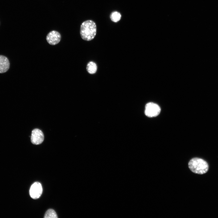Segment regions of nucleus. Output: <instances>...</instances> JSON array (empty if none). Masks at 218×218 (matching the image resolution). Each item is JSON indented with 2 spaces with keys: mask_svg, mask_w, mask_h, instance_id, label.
I'll list each match as a JSON object with an SVG mask.
<instances>
[{
  "mask_svg": "<svg viewBox=\"0 0 218 218\" xmlns=\"http://www.w3.org/2000/svg\"><path fill=\"white\" fill-rule=\"evenodd\" d=\"M96 25L95 23L91 20L83 22L80 28V33L82 38L86 41L92 40L96 35Z\"/></svg>",
  "mask_w": 218,
  "mask_h": 218,
  "instance_id": "1",
  "label": "nucleus"
},
{
  "mask_svg": "<svg viewBox=\"0 0 218 218\" xmlns=\"http://www.w3.org/2000/svg\"><path fill=\"white\" fill-rule=\"evenodd\" d=\"M61 36L59 33L55 31H50L47 35L46 39L48 42L51 45H55L60 41Z\"/></svg>",
  "mask_w": 218,
  "mask_h": 218,
  "instance_id": "6",
  "label": "nucleus"
},
{
  "mask_svg": "<svg viewBox=\"0 0 218 218\" xmlns=\"http://www.w3.org/2000/svg\"><path fill=\"white\" fill-rule=\"evenodd\" d=\"M10 67V62L6 56L0 55V73L7 72Z\"/></svg>",
  "mask_w": 218,
  "mask_h": 218,
  "instance_id": "7",
  "label": "nucleus"
},
{
  "mask_svg": "<svg viewBox=\"0 0 218 218\" xmlns=\"http://www.w3.org/2000/svg\"><path fill=\"white\" fill-rule=\"evenodd\" d=\"M121 14L116 11L112 12L110 15V18L111 20L115 22L119 21L121 19Z\"/></svg>",
  "mask_w": 218,
  "mask_h": 218,
  "instance_id": "9",
  "label": "nucleus"
},
{
  "mask_svg": "<svg viewBox=\"0 0 218 218\" xmlns=\"http://www.w3.org/2000/svg\"><path fill=\"white\" fill-rule=\"evenodd\" d=\"M86 69L88 72L89 74H94L97 71V66L94 62L90 61L88 64Z\"/></svg>",
  "mask_w": 218,
  "mask_h": 218,
  "instance_id": "8",
  "label": "nucleus"
},
{
  "mask_svg": "<svg viewBox=\"0 0 218 218\" xmlns=\"http://www.w3.org/2000/svg\"><path fill=\"white\" fill-rule=\"evenodd\" d=\"M161 109L157 104L153 102L147 103L145 107V114L147 117H153L157 116Z\"/></svg>",
  "mask_w": 218,
  "mask_h": 218,
  "instance_id": "3",
  "label": "nucleus"
},
{
  "mask_svg": "<svg viewBox=\"0 0 218 218\" xmlns=\"http://www.w3.org/2000/svg\"><path fill=\"white\" fill-rule=\"evenodd\" d=\"M188 166L192 172L198 174L206 173L209 169L208 164L206 161L197 157L190 160L188 163Z\"/></svg>",
  "mask_w": 218,
  "mask_h": 218,
  "instance_id": "2",
  "label": "nucleus"
},
{
  "mask_svg": "<svg viewBox=\"0 0 218 218\" xmlns=\"http://www.w3.org/2000/svg\"><path fill=\"white\" fill-rule=\"evenodd\" d=\"M57 214L52 209L48 210L46 212L44 218H57Z\"/></svg>",
  "mask_w": 218,
  "mask_h": 218,
  "instance_id": "10",
  "label": "nucleus"
},
{
  "mask_svg": "<svg viewBox=\"0 0 218 218\" xmlns=\"http://www.w3.org/2000/svg\"><path fill=\"white\" fill-rule=\"evenodd\" d=\"M42 192V188L41 184L38 182H35L31 186L29 193L31 197L34 199L39 198Z\"/></svg>",
  "mask_w": 218,
  "mask_h": 218,
  "instance_id": "5",
  "label": "nucleus"
},
{
  "mask_svg": "<svg viewBox=\"0 0 218 218\" xmlns=\"http://www.w3.org/2000/svg\"><path fill=\"white\" fill-rule=\"evenodd\" d=\"M44 140V135L43 132L38 129L35 128L31 132V142L35 145L41 144Z\"/></svg>",
  "mask_w": 218,
  "mask_h": 218,
  "instance_id": "4",
  "label": "nucleus"
}]
</instances>
